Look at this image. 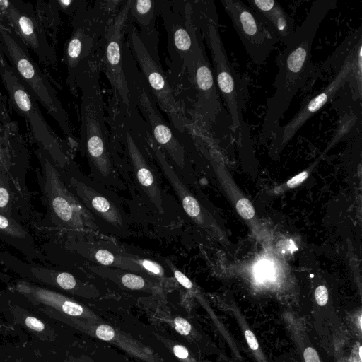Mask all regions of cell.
<instances>
[{
	"label": "cell",
	"instance_id": "5",
	"mask_svg": "<svg viewBox=\"0 0 362 362\" xmlns=\"http://www.w3.org/2000/svg\"><path fill=\"white\" fill-rule=\"evenodd\" d=\"M123 64L132 105L141 112L155 144L182 170L185 165V147L163 118L127 42L123 45Z\"/></svg>",
	"mask_w": 362,
	"mask_h": 362
},
{
	"label": "cell",
	"instance_id": "31",
	"mask_svg": "<svg viewBox=\"0 0 362 362\" xmlns=\"http://www.w3.org/2000/svg\"><path fill=\"white\" fill-rule=\"evenodd\" d=\"M11 200L8 189L0 181V211H7Z\"/></svg>",
	"mask_w": 362,
	"mask_h": 362
},
{
	"label": "cell",
	"instance_id": "11",
	"mask_svg": "<svg viewBox=\"0 0 362 362\" xmlns=\"http://www.w3.org/2000/svg\"><path fill=\"white\" fill-rule=\"evenodd\" d=\"M77 200L95 223L115 235L127 234V218L120 202L108 188L84 176L70 179Z\"/></svg>",
	"mask_w": 362,
	"mask_h": 362
},
{
	"label": "cell",
	"instance_id": "16",
	"mask_svg": "<svg viewBox=\"0 0 362 362\" xmlns=\"http://www.w3.org/2000/svg\"><path fill=\"white\" fill-rule=\"evenodd\" d=\"M17 291L36 305H40L52 317L62 322L78 318L92 322H100V318L92 310L74 300L54 291L21 282Z\"/></svg>",
	"mask_w": 362,
	"mask_h": 362
},
{
	"label": "cell",
	"instance_id": "20",
	"mask_svg": "<svg viewBox=\"0 0 362 362\" xmlns=\"http://www.w3.org/2000/svg\"><path fill=\"white\" fill-rule=\"evenodd\" d=\"M159 11V1L130 0L129 22L136 23L140 28L139 35L146 47L158 62V34L156 28V14Z\"/></svg>",
	"mask_w": 362,
	"mask_h": 362
},
{
	"label": "cell",
	"instance_id": "2",
	"mask_svg": "<svg viewBox=\"0 0 362 362\" xmlns=\"http://www.w3.org/2000/svg\"><path fill=\"white\" fill-rule=\"evenodd\" d=\"M100 73L96 62L78 83L81 90L80 146L93 180L107 188H121L122 182L117 176L121 161L106 126Z\"/></svg>",
	"mask_w": 362,
	"mask_h": 362
},
{
	"label": "cell",
	"instance_id": "21",
	"mask_svg": "<svg viewBox=\"0 0 362 362\" xmlns=\"http://www.w3.org/2000/svg\"><path fill=\"white\" fill-rule=\"evenodd\" d=\"M39 278L54 286L78 295H86L88 291L86 287L82 286L81 283L78 282L72 274L67 272H50L45 274H41Z\"/></svg>",
	"mask_w": 362,
	"mask_h": 362
},
{
	"label": "cell",
	"instance_id": "22",
	"mask_svg": "<svg viewBox=\"0 0 362 362\" xmlns=\"http://www.w3.org/2000/svg\"><path fill=\"white\" fill-rule=\"evenodd\" d=\"M0 230L9 235L16 238L25 237V233L15 221L0 214Z\"/></svg>",
	"mask_w": 362,
	"mask_h": 362
},
{
	"label": "cell",
	"instance_id": "27",
	"mask_svg": "<svg viewBox=\"0 0 362 362\" xmlns=\"http://www.w3.org/2000/svg\"><path fill=\"white\" fill-rule=\"evenodd\" d=\"M236 209L238 214L245 219H251L255 215L253 206L246 198H242L238 201Z\"/></svg>",
	"mask_w": 362,
	"mask_h": 362
},
{
	"label": "cell",
	"instance_id": "33",
	"mask_svg": "<svg viewBox=\"0 0 362 362\" xmlns=\"http://www.w3.org/2000/svg\"><path fill=\"white\" fill-rule=\"evenodd\" d=\"M0 166L4 171H6L9 166V154L4 146V141L0 138Z\"/></svg>",
	"mask_w": 362,
	"mask_h": 362
},
{
	"label": "cell",
	"instance_id": "1",
	"mask_svg": "<svg viewBox=\"0 0 362 362\" xmlns=\"http://www.w3.org/2000/svg\"><path fill=\"white\" fill-rule=\"evenodd\" d=\"M337 4V0L314 1L303 21L277 56L278 71L272 85L274 93L267 100L260 141L272 137L293 98L313 79L315 64L311 61L313 43L321 23Z\"/></svg>",
	"mask_w": 362,
	"mask_h": 362
},
{
	"label": "cell",
	"instance_id": "10",
	"mask_svg": "<svg viewBox=\"0 0 362 362\" xmlns=\"http://www.w3.org/2000/svg\"><path fill=\"white\" fill-rule=\"evenodd\" d=\"M125 33L128 35L127 44L129 50L158 105L168 114L175 127L180 132H184L187 124V119L159 62L153 57L138 31L128 21Z\"/></svg>",
	"mask_w": 362,
	"mask_h": 362
},
{
	"label": "cell",
	"instance_id": "4",
	"mask_svg": "<svg viewBox=\"0 0 362 362\" xmlns=\"http://www.w3.org/2000/svg\"><path fill=\"white\" fill-rule=\"evenodd\" d=\"M123 1H97L76 14L74 28L65 49L67 82L72 89L96 62L100 44Z\"/></svg>",
	"mask_w": 362,
	"mask_h": 362
},
{
	"label": "cell",
	"instance_id": "17",
	"mask_svg": "<svg viewBox=\"0 0 362 362\" xmlns=\"http://www.w3.org/2000/svg\"><path fill=\"white\" fill-rule=\"evenodd\" d=\"M64 323L90 336L110 342L145 362H164L151 348L106 324L71 318Z\"/></svg>",
	"mask_w": 362,
	"mask_h": 362
},
{
	"label": "cell",
	"instance_id": "35",
	"mask_svg": "<svg viewBox=\"0 0 362 362\" xmlns=\"http://www.w3.org/2000/svg\"><path fill=\"white\" fill-rule=\"evenodd\" d=\"M305 362H320L317 351L312 347H307L303 352Z\"/></svg>",
	"mask_w": 362,
	"mask_h": 362
},
{
	"label": "cell",
	"instance_id": "39",
	"mask_svg": "<svg viewBox=\"0 0 362 362\" xmlns=\"http://www.w3.org/2000/svg\"><path fill=\"white\" fill-rule=\"evenodd\" d=\"M358 353H359V358H360V360H361L362 355H361V346H359Z\"/></svg>",
	"mask_w": 362,
	"mask_h": 362
},
{
	"label": "cell",
	"instance_id": "37",
	"mask_svg": "<svg viewBox=\"0 0 362 362\" xmlns=\"http://www.w3.org/2000/svg\"><path fill=\"white\" fill-rule=\"evenodd\" d=\"M258 272L261 276H267L269 275L270 269L267 265H262Z\"/></svg>",
	"mask_w": 362,
	"mask_h": 362
},
{
	"label": "cell",
	"instance_id": "12",
	"mask_svg": "<svg viewBox=\"0 0 362 362\" xmlns=\"http://www.w3.org/2000/svg\"><path fill=\"white\" fill-rule=\"evenodd\" d=\"M246 52L257 65L265 63L278 38L255 11L240 0H221Z\"/></svg>",
	"mask_w": 362,
	"mask_h": 362
},
{
	"label": "cell",
	"instance_id": "36",
	"mask_svg": "<svg viewBox=\"0 0 362 362\" xmlns=\"http://www.w3.org/2000/svg\"><path fill=\"white\" fill-rule=\"evenodd\" d=\"M245 337L250 348L253 351H257L259 344L254 333L250 329H246L245 331Z\"/></svg>",
	"mask_w": 362,
	"mask_h": 362
},
{
	"label": "cell",
	"instance_id": "32",
	"mask_svg": "<svg viewBox=\"0 0 362 362\" xmlns=\"http://www.w3.org/2000/svg\"><path fill=\"white\" fill-rule=\"evenodd\" d=\"M315 298L319 305H325L328 300V291L327 288L324 286H318L315 291Z\"/></svg>",
	"mask_w": 362,
	"mask_h": 362
},
{
	"label": "cell",
	"instance_id": "24",
	"mask_svg": "<svg viewBox=\"0 0 362 362\" xmlns=\"http://www.w3.org/2000/svg\"><path fill=\"white\" fill-rule=\"evenodd\" d=\"M121 283L125 287L132 290H141L146 286L145 279L141 276L124 273L119 276Z\"/></svg>",
	"mask_w": 362,
	"mask_h": 362
},
{
	"label": "cell",
	"instance_id": "3",
	"mask_svg": "<svg viewBox=\"0 0 362 362\" xmlns=\"http://www.w3.org/2000/svg\"><path fill=\"white\" fill-rule=\"evenodd\" d=\"M192 20L211 51L216 87L225 102L238 136L250 133L243 117L247 97V85L232 66L224 48L213 1H192Z\"/></svg>",
	"mask_w": 362,
	"mask_h": 362
},
{
	"label": "cell",
	"instance_id": "30",
	"mask_svg": "<svg viewBox=\"0 0 362 362\" xmlns=\"http://www.w3.org/2000/svg\"><path fill=\"white\" fill-rule=\"evenodd\" d=\"M169 268L173 272V274L176 280L183 287L187 289L191 290L193 287V284L192 281L180 270L177 269L170 262L168 263Z\"/></svg>",
	"mask_w": 362,
	"mask_h": 362
},
{
	"label": "cell",
	"instance_id": "6",
	"mask_svg": "<svg viewBox=\"0 0 362 362\" xmlns=\"http://www.w3.org/2000/svg\"><path fill=\"white\" fill-rule=\"evenodd\" d=\"M0 45L24 86L35 100L45 107L62 132L72 139L69 118L55 90L33 60L16 31L0 26Z\"/></svg>",
	"mask_w": 362,
	"mask_h": 362
},
{
	"label": "cell",
	"instance_id": "18",
	"mask_svg": "<svg viewBox=\"0 0 362 362\" xmlns=\"http://www.w3.org/2000/svg\"><path fill=\"white\" fill-rule=\"evenodd\" d=\"M11 4L2 11L16 28L20 37L35 52L43 63L52 62L54 57L51 49L35 19L18 11Z\"/></svg>",
	"mask_w": 362,
	"mask_h": 362
},
{
	"label": "cell",
	"instance_id": "28",
	"mask_svg": "<svg viewBox=\"0 0 362 362\" xmlns=\"http://www.w3.org/2000/svg\"><path fill=\"white\" fill-rule=\"evenodd\" d=\"M173 326L179 334L184 336H189L192 329L190 323L181 317H176L173 319Z\"/></svg>",
	"mask_w": 362,
	"mask_h": 362
},
{
	"label": "cell",
	"instance_id": "23",
	"mask_svg": "<svg viewBox=\"0 0 362 362\" xmlns=\"http://www.w3.org/2000/svg\"><path fill=\"white\" fill-rule=\"evenodd\" d=\"M129 262H133L136 265H139V268H141L147 272L156 276H163L164 274L163 269L158 263L146 259H135L125 258Z\"/></svg>",
	"mask_w": 362,
	"mask_h": 362
},
{
	"label": "cell",
	"instance_id": "14",
	"mask_svg": "<svg viewBox=\"0 0 362 362\" xmlns=\"http://www.w3.org/2000/svg\"><path fill=\"white\" fill-rule=\"evenodd\" d=\"M199 32L192 82L195 84L196 100L191 111L193 124L202 130L214 124L222 112V106L213 70L206 57Z\"/></svg>",
	"mask_w": 362,
	"mask_h": 362
},
{
	"label": "cell",
	"instance_id": "19",
	"mask_svg": "<svg viewBox=\"0 0 362 362\" xmlns=\"http://www.w3.org/2000/svg\"><path fill=\"white\" fill-rule=\"evenodd\" d=\"M248 6L286 45L296 30L294 19L274 0H247Z\"/></svg>",
	"mask_w": 362,
	"mask_h": 362
},
{
	"label": "cell",
	"instance_id": "7",
	"mask_svg": "<svg viewBox=\"0 0 362 362\" xmlns=\"http://www.w3.org/2000/svg\"><path fill=\"white\" fill-rule=\"evenodd\" d=\"M351 83L359 95L361 93V39L354 45L350 53L328 83L320 91L308 98L301 104L296 114L284 126L276 130L273 143L282 146L289 141L302 127L341 89Z\"/></svg>",
	"mask_w": 362,
	"mask_h": 362
},
{
	"label": "cell",
	"instance_id": "40",
	"mask_svg": "<svg viewBox=\"0 0 362 362\" xmlns=\"http://www.w3.org/2000/svg\"><path fill=\"white\" fill-rule=\"evenodd\" d=\"M359 325H360V327L361 329L362 326H361V317H360V319H359Z\"/></svg>",
	"mask_w": 362,
	"mask_h": 362
},
{
	"label": "cell",
	"instance_id": "13",
	"mask_svg": "<svg viewBox=\"0 0 362 362\" xmlns=\"http://www.w3.org/2000/svg\"><path fill=\"white\" fill-rule=\"evenodd\" d=\"M0 75L13 107L28 120L36 140L48 151L64 159L58 139L41 114L37 100L14 70L7 64L5 66L0 64Z\"/></svg>",
	"mask_w": 362,
	"mask_h": 362
},
{
	"label": "cell",
	"instance_id": "15",
	"mask_svg": "<svg viewBox=\"0 0 362 362\" xmlns=\"http://www.w3.org/2000/svg\"><path fill=\"white\" fill-rule=\"evenodd\" d=\"M45 192L52 214L68 229H94L95 223L77 199L66 188L56 169L45 163Z\"/></svg>",
	"mask_w": 362,
	"mask_h": 362
},
{
	"label": "cell",
	"instance_id": "34",
	"mask_svg": "<svg viewBox=\"0 0 362 362\" xmlns=\"http://www.w3.org/2000/svg\"><path fill=\"white\" fill-rule=\"evenodd\" d=\"M308 173L306 171H303L300 173L291 178L287 182V185L290 188H294L301 184L307 177Z\"/></svg>",
	"mask_w": 362,
	"mask_h": 362
},
{
	"label": "cell",
	"instance_id": "25",
	"mask_svg": "<svg viewBox=\"0 0 362 362\" xmlns=\"http://www.w3.org/2000/svg\"><path fill=\"white\" fill-rule=\"evenodd\" d=\"M95 260L104 266H119L116 257L113 253L105 249L96 250L93 255Z\"/></svg>",
	"mask_w": 362,
	"mask_h": 362
},
{
	"label": "cell",
	"instance_id": "8",
	"mask_svg": "<svg viewBox=\"0 0 362 362\" xmlns=\"http://www.w3.org/2000/svg\"><path fill=\"white\" fill-rule=\"evenodd\" d=\"M129 3L123 1L102 38L96 58L100 71L106 74L112 88L108 113L130 112L135 108L131 102L123 64V37Z\"/></svg>",
	"mask_w": 362,
	"mask_h": 362
},
{
	"label": "cell",
	"instance_id": "26",
	"mask_svg": "<svg viewBox=\"0 0 362 362\" xmlns=\"http://www.w3.org/2000/svg\"><path fill=\"white\" fill-rule=\"evenodd\" d=\"M23 324L29 329L37 333L43 332L46 329L44 322L37 317L30 314H23L21 317Z\"/></svg>",
	"mask_w": 362,
	"mask_h": 362
},
{
	"label": "cell",
	"instance_id": "9",
	"mask_svg": "<svg viewBox=\"0 0 362 362\" xmlns=\"http://www.w3.org/2000/svg\"><path fill=\"white\" fill-rule=\"evenodd\" d=\"M158 12L167 32L168 50L173 64L180 71H187L192 79L199 32L192 20V1H184L181 7L175 6L174 1H159Z\"/></svg>",
	"mask_w": 362,
	"mask_h": 362
},
{
	"label": "cell",
	"instance_id": "29",
	"mask_svg": "<svg viewBox=\"0 0 362 362\" xmlns=\"http://www.w3.org/2000/svg\"><path fill=\"white\" fill-rule=\"evenodd\" d=\"M172 350L174 355L182 362H192L187 349L180 344L171 343L168 344Z\"/></svg>",
	"mask_w": 362,
	"mask_h": 362
},
{
	"label": "cell",
	"instance_id": "38",
	"mask_svg": "<svg viewBox=\"0 0 362 362\" xmlns=\"http://www.w3.org/2000/svg\"><path fill=\"white\" fill-rule=\"evenodd\" d=\"M66 362H93L88 358L86 357H80V358H71Z\"/></svg>",
	"mask_w": 362,
	"mask_h": 362
}]
</instances>
